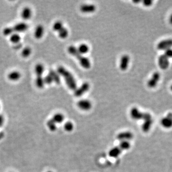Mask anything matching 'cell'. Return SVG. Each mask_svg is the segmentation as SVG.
I'll use <instances>...</instances> for the list:
<instances>
[{"label":"cell","instance_id":"6da1fadb","mask_svg":"<svg viewBox=\"0 0 172 172\" xmlns=\"http://www.w3.org/2000/svg\"><path fill=\"white\" fill-rule=\"evenodd\" d=\"M57 73L64 78L66 84L69 89L75 90L76 88V83L72 74L62 66H59L57 69Z\"/></svg>","mask_w":172,"mask_h":172},{"label":"cell","instance_id":"7a4b0ae2","mask_svg":"<svg viewBox=\"0 0 172 172\" xmlns=\"http://www.w3.org/2000/svg\"><path fill=\"white\" fill-rule=\"evenodd\" d=\"M67 51L69 54L77 59L83 67L86 69L90 68L91 64L89 59H87V57L84 56L82 54H80L76 47L73 45L69 46L67 48Z\"/></svg>","mask_w":172,"mask_h":172},{"label":"cell","instance_id":"3957f363","mask_svg":"<svg viewBox=\"0 0 172 172\" xmlns=\"http://www.w3.org/2000/svg\"><path fill=\"white\" fill-rule=\"evenodd\" d=\"M142 119L143 121V123L142 125V131L145 133H148V131L150 130V128H152L153 124V119L152 116L149 113H144Z\"/></svg>","mask_w":172,"mask_h":172},{"label":"cell","instance_id":"277c9868","mask_svg":"<svg viewBox=\"0 0 172 172\" xmlns=\"http://www.w3.org/2000/svg\"><path fill=\"white\" fill-rule=\"evenodd\" d=\"M161 124L165 129H170L172 127V112H169L166 116L161 120Z\"/></svg>","mask_w":172,"mask_h":172},{"label":"cell","instance_id":"5b68a950","mask_svg":"<svg viewBox=\"0 0 172 172\" xmlns=\"http://www.w3.org/2000/svg\"><path fill=\"white\" fill-rule=\"evenodd\" d=\"M89 88H90V84L87 82L84 83L80 87L76 88L75 90L74 95L76 97H81V96L83 95L84 93L88 90Z\"/></svg>","mask_w":172,"mask_h":172},{"label":"cell","instance_id":"8992f818","mask_svg":"<svg viewBox=\"0 0 172 172\" xmlns=\"http://www.w3.org/2000/svg\"><path fill=\"white\" fill-rule=\"evenodd\" d=\"M77 106L80 110L87 111L90 110L92 107V104L88 99H81L77 103Z\"/></svg>","mask_w":172,"mask_h":172},{"label":"cell","instance_id":"52a82bcc","mask_svg":"<svg viewBox=\"0 0 172 172\" xmlns=\"http://www.w3.org/2000/svg\"><path fill=\"white\" fill-rule=\"evenodd\" d=\"M172 47V39H167L159 42L157 44V48L160 50H165L171 48Z\"/></svg>","mask_w":172,"mask_h":172},{"label":"cell","instance_id":"ba28073f","mask_svg":"<svg viewBox=\"0 0 172 172\" xmlns=\"http://www.w3.org/2000/svg\"><path fill=\"white\" fill-rule=\"evenodd\" d=\"M133 138V133L129 131H122L118 134L117 136V138L120 141V142L123 141H129L131 140Z\"/></svg>","mask_w":172,"mask_h":172},{"label":"cell","instance_id":"9c48e42d","mask_svg":"<svg viewBox=\"0 0 172 172\" xmlns=\"http://www.w3.org/2000/svg\"><path fill=\"white\" fill-rule=\"evenodd\" d=\"M143 114L144 113L140 111V110L136 107H133L130 110V117L134 120L139 121L142 119Z\"/></svg>","mask_w":172,"mask_h":172},{"label":"cell","instance_id":"30bf717a","mask_svg":"<svg viewBox=\"0 0 172 172\" xmlns=\"http://www.w3.org/2000/svg\"><path fill=\"white\" fill-rule=\"evenodd\" d=\"M158 64L159 67L163 70L167 69L169 65V59L164 54L160 56L158 58Z\"/></svg>","mask_w":172,"mask_h":172},{"label":"cell","instance_id":"8fae6325","mask_svg":"<svg viewBox=\"0 0 172 172\" xmlns=\"http://www.w3.org/2000/svg\"><path fill=\"white\" fill-rule=\"evenodd\" d=\"M14 33H20L24 32L28 28V25L27 24L24 22L17 23L13 27Z\"/></svg>","mask_w":172,"mask_h":172},{"label":"cell","instance_id":"7c38bea8","mask_svg":"<svg viewBox=\"0 0 172 172\" xmlns=\"http://www.w3.org/2000/svg\"><path fill=\"white\" fill-rule=\"evenodd\" d=\"M160 78V75L158 72H155L153 74L152 78L147 82V85L150 88L155 87L157 84Z\"/></svg>","mask_w":172,"mask_h":172},{"label":"cell","instance_id":"4fadbf2b","mask_svg":"<svg viewBox=\"0 0 172 172\" xmlns=\"http://www.w3.org/2000/svg\"><path fill=\"white\" fill-rule=\"evenodd\" d=\"M129 61H130V57L128 55H123V56H122L119 65V67L122 70L125 71L127 69L129 65Z\"/></svg>","mask_w":172,"mask_h":172},{"label":"cell","instance_id":"5bb4252c","mask_svg":"<svg viewBox=\"0 0 172 172\" xmlns=\"http://www.w3.org/2000/svg\"><path fill=\"white\" fill-rule=\"evenodd\" d=\"M96 7L93 4L82 5L80 7V11L84 13H91L95 11Z\"/></svg>","mask_w":172,"mask_h":172},{"label":"cell","instance_id":"9a60e30c","mask_svg":"<svg viewBox=\"0 0 172 172\" xmlns=\"http://www.w3.org/2000/svg\"><path fill=\"white\" fill-rule=\"evenodd\" d=\"M44 29L42 24H39L35 28L34 36L36 38L40 39L43 37L44 35Z\"/></svg>","mask_w":172,"mask_h":172},{"label":"cell","instance_id":"2e32d148","mask_svg":"<svg viewBox=\"0 0 172 172\" xmlns=\"http://www.w3.org/2000/svg\"><path fill=\"white\" fill-rule=\"evenodd\" d=\"M32 16V11L30 7H25L22 10L21 12V17L25 20H28Z\"/></svg>","mask_w":172,"mask_h":172},{"label":"cell","instance_id":"e0dca14e","mask_svg":"<svg viewBox=\"0 0 172 172\" xmlns=\"http://www.w3.org/2000/svg\"><path fill=\"white\" fill-rule=\"evenodd\" d=\"M21 78V74L18 71H12L8 75V78L9 79L12 81H18Z\"/></svg>","mask_w":172,"mask_h":172},{"label":"cell","instance_id":"ac0fdd59","mask_svg":"<svg viewBox=\"0 0 172 172\" xmlns=\"http://www.w3.org/2000/svg\"><path fill=\"white\" fill-rule=\"evenodd\" d=\"M122 150L121 149L118 147H114L111 148L109 150V155L110 157L116 158L118 157L119 155H121Z\"/></svg>","mask_w":172,"mask_h":172},{"label":"cell","instance_id":"d6986e66","mask_svg":"<svg viewBox=\"0 0 172 172\" xmlns=\"http://www.w3.org/2000/svg\"><path fill=\"white\" fill-rule=\"evenodd\" d=\"M51 119L56 124H61L64 121V116L61 113L58 112L54 114Z\"/></svg>","mask_w":172,"mask_h":172},{"label":"cell","instance_id":"ffe728a7","mask_svg":"<svg viewBox=\"0 0 172 172\" xmlns=\"http://www.w3.org/2000/svg\"><path fill=\"white\" fill-rule=\"evenodd\" d=\"M44 67L42 64L38 63L35 67V72L36 76H42L44 73Z\"/></svg>","mask_w":172,"mask_h":172},{"label":"cell","instance_id":"44dd1931","mask_svg":"<svg viewBox=\"0 0 172 172\" xmlns=\"http://www.w3.org/2000/svg\"><path fill=\"white\" fill-rule=\"evenodd\" d=\"M48 74L52 78L53 82L57 84H60V78L59 75V73H57V71L51 70L49 72Z\"/></svg>","mask_w":172,"mask_h":172},{"label":"cell","instance_id":"7402d4cb","mask_svg":"<svg viewBox=\"0 0 172 172\" xmlns=\"http://www.w3.org/2000/svg\"><path fill=\"white\" fill-rule=\"evenodd\" d=\"M21 37L19 33H14L10 36V40L14 44H17L18 43H20Z\"/></svg>","mask_w":172,"mask_h":172},{"label":"cell","instance_id":"603a6c76","mask_svg":"<svg viewBox=\"0 0 172 172\" xmlns=\"http://www.w3.org/2000/svg\"><path fill=\"white\" fill-rule=\"evenodd\" d=\"M57 124L55 123L54 121H53L52 119H50L49 120H48L47 122V127L48 129H49L50 131H56L57 129Z\"/></svg>","mask_w":172,"mask_h":172},{"label":"cell","instance_id":"cb8c5ba5","mask_svg":"<svg viewBox=\"0 0 172 172\" xmlns=\"http://www.w3.org/2000/svg\"><path fill=\"white\" fill-rule=\"evenodd\" d=\"M35 83L36 86L38 88H43L44 87L45 83H44V78L42 76H36V80H35Z\"/></svg>","mask_w":172,"mask_h":172},{"label":"cell","instance_id":"d4e9b609","mask_svg":"<svg viewBox=\"0 0 172 172\" xmlns=\"http://www.w3.org/2000/svg\"><path fill=\"white\" fill-rule=\"evenodd\" d=\"M130 143L129 141H121L119 142V147L122 150H128L130 148Z\"/></svg>","mask_w":172,"mask_h":172},{"label":"cell","instance_id":"484cf974","mask_svg":"<svg viewBox=\"0 0 172 172\" xmlns=\"http://www.w3.org/2000/svg\"><path fill=\"white\" fill-rule=\"evenodd\" d=\"M77 49H78V51L82 55L86 54L89 51V47H88V45L85 44H82L79 45Z\"/></svg>","mask_w":172,"mask_h":172},{"label":"cell","instance_id":"4316f807","mask_svg":"<svg viewBox=\"0 0 172 172\" xmlns=\"http://www.w3.org/2000/svg\"><path fill=\"white\" fill-rule=\"evenodd\" d=\"M74 125L73 123L70 121H67L64 122V130H66L67 132H71L73 131L74 129Z\"/></svg>","mask_w":172,"mask_h":172},{"label":"cell","instance_id":"83f0119b","mask_svg":"<svg viewBox=\"0 0 172 172\" xmlns=\"http://www.w3.org/2000/svg\"><path fill=\"white\" fill-rule=\"evenodd\" d=\"M58 33H59V36L60 38H62V39H64L68 36V31L67 29L64 26L61 29V30H60L58 32Z\"/></svg>","mask_w":172,"mask_h":172},{"label":"cell","instance_id":"f1b7e54d","mask_svg":"<svg viewBox=\"0 0 172 172\" xmlns=\"http://www.w3.org/2000/svg\"><path fill=\"white\" fill-rule=\"evenodd\" d=\"M32 53V49L30 47H26L24 48L22 50L21 52V55L24 57H28L30 56Z\"/></svg>","mask_w":172,"mask_h":172},{"label":"cell","instance_id":"f546056e","mask_svg":"<svg viewBox=\"0 0 172 172\" xmlns=\"http://www.w3.org/2000/svg\"><path fill=\"white\" fill-rule=\"evenodd\" d=\"M64 25L63 23L61 21H57L54 23V24L53 25V29L54 31L56 32H59L60 30H61L62 28L63 27Z\"/></svg>","mask_w":172,"mask_h":172},{"label":"cell","instance_id":"4dcf8cb0","mask_svg":"<svg viewBox=\"0 0 172 172\" xmlns=\"http://www.w3.org/2000/svg\"><path fill=\"white\" fill-rule=\"evenodd\" d=\"M14 33L13 27H7L5 28L2 31L3 35L6 36H10Z\"/></svg>","mask_w":172,"mask_h":172},{"label":"cell","instance_id":"1f68e13d","mask_svg":"<svg viewBox=\"0 0 172 172\" xmlns=\"http://www.w3.org/2000/svg\"><path fill=\"white\" fill-rule=\"evenodd\" d=\"M44 80L45 84L50 85L53 82V80L51 76L49 74H48L44 78Z\"/></svg>","mask_w":172,"mask_h":172},{"label":"cell","instance_id":"d6a6232c","mask_svg":"<svg viewBox=\"0 0 172 172\" xmlns=\"http://www.w3.org/2000/svg\"><path fill=\"white\" fill-rule=\"evenodd\" d=\"M164 55L167 57V58H172V49L169 48L165 50Z\"/></svg>","mask_w":172,"mask_h":172},{"label":"cell","instance_id":"836d02e7","mask_svg":"<svg viewBox=\"0 0 172 172\" xmlns=\"http://www.w3.org/2000/svg\"><path fill=\"white\" fill-rule=\"evenodd\" d=\"M143 4L146 7H149L152 5L153 1L152 0H145L143 1Z\"/></svg>","mask_w":172,"mask_h":172},{"label":"cell","instance_id":"e575fe53","mask_svg":"<svg viewBox=\"0 0 172 172\" xmlns=\"http://www.w3.org/2000/svg\"><path fill=\"white\" fill-rule=\"evenodd\" d=\"M4 122V117L1 115H0V127H1L3 125Z\"/></svg>","mask_w":172,"mask_h":172},{"label":"cell","instance_id":"d590c367","mask_svg":"<svg viewBox=\"0 0 172 172\" xmlns=\"http://www.w3.org/2000/svg\"><path fill=\"white\" fill-rule=\"evenodd\" d=\"M169 22L170 24H172V14H171V16L170 17Z\"/></svg>","mask_w":172,"mask_h":172},{"label":"cell","instance_id":"8d00e7d4","mask_svg":"<svg viewBox=\"0 0 172 172\" xmlns=\"http://www.w3.org/2000/svg\"><path fill=\"white\" fill-rule=\"evenodd\" d=\"M133 1V2H134V3H136V4H137V3L141 2V0H134V1Z\"/></svg>","mask_w":172,"mask_h":172},{"label":"cell","instance_id":"74e56055","mask_svg":"<svg viewBox=\"0 0 172 172\" xmlns=\"http://www.w3.org/2000/svg\"><path fill=\"white\" fill-rule=\"evenodd\" d=\"M170 90H171L172 91V85L170 86Z\"/></svg>","mask_w":172,"mask_h":172},{"label":"cell","instance_id":"f35d334b","mask_svg":"<svg viewBox=\"0 0 172 172\" xmlns=\"http://www.w3.org/2000/svg\"><path fill=\"white\" fill-rule=\"evenodd\" d=\"M53 172V171H50V170H49V171H47V172Z\"/></svg>","mask_w":172,"mask_h":172},{"label":"cell","instance_id":"ab89813d","mask_svg":"<svg viewBox=\"0 0 172 172\" xmlns=\"http://www.w3.org/2000/svg\"><path fill=\"white\" fill-rule=\"evenodd\" d=\"M0 109H1V105H0Z\"/></svg>","mask_w":172,"mask_h":172}]
</instances>
